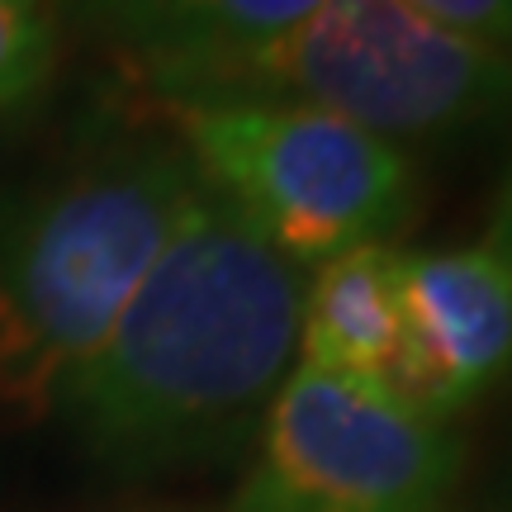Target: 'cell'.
<instances>
[{
  "mask_svg": "<svg viewBox=\"0 0 512 512\" xmlns=\"http://www.w3.org/2000/svg\"><path fill=\"white\" fill-rule=\"evenodd\" d=\"M299 299L304 271L200 185L57 413L119 475L228 456L294 370Z\"/></svg>",
  "mask_w": 512,
  "mask_h": 512,
  "instance_id": "1",
  "label": "cell"
},
{
  "mask_svg": "<svg viewBox=\"0 0 512 512\" xmlns=\"http://www.w3.org/2000/svg\"><path fill=\"white\" fill-rule=\"evenodd\" d=\"M195 195V166L162 143L0 195V432L57 413Z\"/></svg>",
  "mask_w": 512,
  "mask_h": 512,
  "instance_id": "2",
  "label": "cell"
},
{
  "mask_svg": "<svg viewBox=\"0 0 512 512\" xmlns=\"http://www.w3.org/2000/svg\"><path fill=\"white\" fill-rule=\"evenodd\" d=\"M166 124L204 190L242 214L294 271L394 242L422 209L418 162L318 105L271 95H166Z\"/></svg>",
  "mask_w": 512,
  "mask_h": 512,
  "instance_id": "3",
  "label": "cell"
},
{
  "mask_svg": "<svg viewBox=\"0 0 512 512\" xmlns=\"http://www.w3.org/2000/svg\"><path fill=\"white\" fill-rule=\"evenodd\" d=\"M176 95L299 100L408 152L498 124L512 110V53L441 29L408 0H323Z\"/></svg>",
  "mask_w": 512,
  "mask_h": 512,
  "instance_id": "4",
  "label": "cell"
},
{
  "mask_svg": "<svg viewBox=\"0 0 512 512\" xmlns=\"http://www.w3.org/2000/svg\"><path fill=\"white\" fill-rule=\"evenodd\" d=\"M460 441L384 384L294 366L256 427L233 512H437Z\"/></svg>",
  "mask_w": 512,
  "mask_h": 512,
  "instance_id": "5",
  "label": "cell"
},
{
  "mask_svg": "<svg viewBox=\"0 0 512 512\" xmlns=\"http://www.w3.org/2000/svg\"><path fill=\"white\" fill-rule=\"evenodd\" d=\"M512 370V266L498 247L403 252V347L389 394L427 422L456 418Z\"/></svg>",
  "mask_w": 512,
  "mask_h": 512,
  "instance_id": "6",
  "label": "cell"
},
{
  "mask_svg": "<svg viewBox=\"0 0 512 512\" xmlns=\"http://www.w3.org/2000/svg\"><path fill=\"white\" fill-rule=\"evenodd\" d=\"M403 347V252L370 242L304 275L299 299V366L389 384Z\"/></svg>",
  "mask_w": 512,
  "mask_h": 512,
  "instance_id": "7",
  "label": "cell"
},
{
  "mask_svg": "<svg viewBox=\"0 0 512 512\" xmlns=\"http://www.w3.org/2000/svg\"><path fill=\"white\" fill-rule=\"evenodd\" d=\"M318 5L323 0H105L100 19H110L152 81L176 95L219 62L280 38Z\"/></svg>",
  "mask_w": 512,
  "mask_h": 512,
  "instance_id": "8",
  "label": "cell"
},
{
  "mask_svg": "<svg viewBox=\"0 0 512 512\" xmlns=\"http://www.w3.org/2000/svg\"><path fill=\"white\" fill-rule=\"evenodd\" d=\"M57 57L53 0H0V114L48 81Z\"/></svg>",
  "mask_w": 512,
  "mask_h": 512,
  "instance_id": "9",
  "label": "cell"
},
{
  "mask_svg": "<svg viewBox=\"0 0 512 512\" xmlns=\"http://www.w3.org/2000/svg\"><path fill=\"white\" fill-rule=\"evenodd\" d=\"M408 5L451 34L512 53V0H408Z\"/></svg>",
  "mask_w": 512,
  "mask_h": 512,
  "instance_id": "10",
  "label": "cell"
},
{
  "mask_svg": "<svg viewBox=\"0 0 512 512\" xmlns=\"http://www.w3.org/2000/svg\"><path fill=\"white\" fill-rule=\"evenodd\" d=\"M489 247L503 252V261L512 266V162H508V176L498 185V204H494V219H489Z\"/></svg>",
  "mask_w": 512,
  "mask_h": 512,
  "instance_id": "11",
  "label": "cell"
},
{
  "mask_svg": "<svg viewBox=\"0 0 512 512\" xmlns=\"http://www.w3.org/2000/svg\"><path fill=\"white\" fill-rule=\"evenodd\" d=\"M67 5H81V10H95V15L105 10V0H67Z\"/></svg>",
  "mask_w": 512,
  "mask_h": 512,
  "instance_id": "12",
  "label": "cell"
},
{
  "mask_svg": "<svg viewBox=\"0 0 512 512\" xmlns=\"http://www.w3.org/2000/svg\"><path fill=\"white\" fill-rule=\"evenodd\" d=\"M508 512H512V489H508Z\"/></svg>",
  "mask_w": 512,
  "mask_h": 512,
  "instance_id": "13",
  "label": "cell"
}]
</instances>
